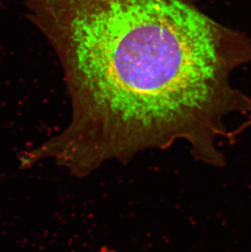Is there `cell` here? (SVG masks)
Instances as JSON below:
<instances>
[{
    "instance_id": "obj_1",
    "label": "cell",
    "mask_w": 251,
    "mask_h": 252,
    "mask_svg": "<svg viewBox=\"0 0 251 252\" xmlns=\"http://www.w3.org/2000/svg\"><path fill=\"white\" fill-rule=\"evenodd\" d=\"M52 33L71 99L62 133L30 150L78 178L111 160L188 143L197 162L224 167V119L251 112L233 84L251 38L192 0H51Z\"/></svg>"
},
{
    "instance_id": "obj_2",
    "label": "cell",
    "mask_w": 251,
    "mask_h": 252,
    "mask_svg": "<svg viewBox=\"0 0 251 252\" xmlns=\"http://www.w3.org/2000/svg\"><path fill=\"white\" fill-rule=\"evenodd\" d=\"M96 252H116L115 251L113 250L111 248H108V247H103L100 248V250Z\"/></svg>"
}]
</instances>
